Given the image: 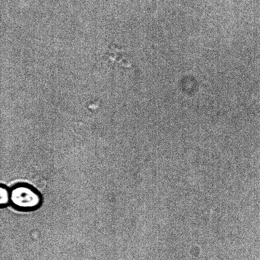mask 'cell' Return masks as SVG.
Instances as JSON below:
<instances>
[{"label": "cell", "instance_id": "6da1fadb", "mask_svg": "<svg viewBox=\"0 0 260 260\" xmlns=\"http://www.w3.org/2000/svg\"><path fill=\"white\" fill-rule=\"evenodd\" d=\"M10 190V204L15 209L20 211H31L41 205L40 192L29 184L20 182L14 185Z\"/></svg>", "mask_w": 260, "mask_h": 260}, {"label": "cell", "instance_id": "7a4b0ae2", "mask_svg": "<svg viewBox=\"0 0 260 260\" xmlns=\"http://www.w3.org/2000/svg\"><path fill=\"white\" fill-rule=\"evenodd\" d=\"M0 204L1 207H5L10 203V190L5 184H2L0 187Z\"/></svg>", "mask_w": 260, "mask_h": 260}]
</instances>
